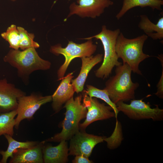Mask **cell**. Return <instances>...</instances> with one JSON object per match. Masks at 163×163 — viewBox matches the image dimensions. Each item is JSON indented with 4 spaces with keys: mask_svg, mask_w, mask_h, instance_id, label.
<instances>
[{
    "mask_svg": "<svg viewBox=\"0 0 163 163\" xmlns=\"http://www.w3.org/2000/svg\"><path fill=\"white\" fill-rule=\"evenodd\" d=\"M35 49L31 47L22 51L11 49L3 58L5 62L17 69L18 75L25 83L34 72L47 70L51 66V63L41 58Z\"/></svg>",
    "mask_w": 163,
    "mask_h": 163,
    "instance_id": "cell-1",
    "label": "cell"
},
{
    "mask_svg": "<svg viewBox=\"0 0 163 163\" xmlns=\"http://www.w3.org/2000/svg\"><path fill=\"white\" fill-rule=\"evenodd\" d=\"M115 75L106 82L104 88L115 104L120 101L127 102L135 98V91L139 86L131 79L132 71L129 66L123 63L116 66Z\"/></svg>",
    "mask_w": 163,
    "mask_h": 163,
    "instance_id": "cell-2",
    "label": "cell"
},
{
    "mask_svg": "<svg viewBox=\"0 0 163 163\" xmlns=\"http://www.w3.org/2000/svg\"><path fill=\"white\" fill-rule=\"evenodd\" d=\"M148 37L143 34L133 39L126 38L121 32L117 37L115 50L118 58L123 63L128 64L134 73L142 75L139 69V64L151 56L144 53L143 47Z\"/></svg>",
    "mask_w": 163,
    "mask_h": 163,
    "instance_id": "cell-3",
    "label": "cell"
},
{
    "mask_svg": "<svg viewBox=\"0 0 163 163\" xmlns=\"http://www.w3.org/2000/svg\"><path fill=\"white\" fill-rule=\"evenodd\" d=\"M82 94L72 97L65 104V117L62 123L61 131L53 137L44 140L46 142H60L70 139L78 132L80 121L86 117L87 109L82 103Z\"/></svg>",
    "mask_w": 163,
    "mask_h": 163,
    "instance_id": "cell-4",
    "label": "cell"
},
{
    "mask_svg": "<svg viewBox=\"0 0 163 163\" xmlns=\"http://www.w3.org/2000/svg\"><path fill=\"white\" fill-rule=\"evenodd\" d=\"M120 32L119 29L112 30L107 29L105 25L102 26L101 32L94 36L83 39L88 40L95 38L101 41L104 51L103 62L100 66L94 72L95 76L104 79L111 74L115 66L122 64L118 61L115 50V45L117 37Z\"/></svg>",
    "mask_w": 163,
    "mask_h": 163,
    "instance_id": "cell-5",
    "label": "cell"
},
{
    "mask_svg": "<svg viewBox=\"0 0 163 163\" xmlns=\"http://www.w3.org/2000/svg\"><path fill=\"white\" fill-rule=\"evenodd\" d=\"M97 48V46L93 43L92 39L81 44L69 41L64 48L62 47L60 44L51 46L50 50L51 53L56 56L62 55L65 58V62L57 72L58 81L61 80L64 77L69 65L74 59L90 56L95 52Z\"/></svg>",
    "mask_w": 163,
    "mask_h": 163,
    "instance_id": "cell-6",
    "label": "cell"
},
{
    "mask_svg": "<svg viewBox=\"0 0 163 163\" xmlns=\"http://www.w3.org/2000/svg\"><path fill=\"white\" fill-rule=\"evenodd\" d=\"M129 104L120 101L116 104L119 111H121L130 119L134 120L152 119L154 121H162L163 119V109L156 105L152 108L150 104L146 103L143 99L131 100Z\"/></svg>",
    "mask_w": 163,
    "mask_h": 163,
    "instance_id": "cell-7",
    "label": "cell"
},
{
    "mask_svg": "<svg viewBox=\"0 0 163 163\" xmlns=\"http://www.w3.org/2000/svg\"><path fill=\"white\" fill-rule=\"evenodd\" d=\"M52 101V95L43 96L35 93L21 97L18 100L16 109L17 115L15 118V128L18 129L22 120L32 119L34 114L42 105Z\"/></svg>",
    "mask_w": 163,
    "mask_h": 163,
    "instance_id": "cell-8",
    "label": "cell"
},
{
    "mask_svg": "<svg viewBox=\"0 0 163 163\" xmlns=\"http://www.w3.org/2000/svg\"><path fill=\"white\" fill-rule=\"evenodd\" d=\"M83 105L87 109L86 119L82 123L79 124V127L84 130L90 124L95 121L109 119L116 117L112 108L99 102L97 98L90 97L83 91Z\"/></svg>",
    "mask_w": 163,
    "mask_h": 163,
    "instance_id": "cell-9",
    "label": "cell"
},
{
    "mask_svg": "<svg viewBox=\"0 0 163 163\" xmlns=\"http://www.w3.org/2000/svg\"><path fill=\"white\" fill-rule=\"evenodd\" d=\"M105 138L88 134L84 130L79 131L70 139L69 155H81L89 158L95 146L103 142Z\"/></svg>",
    "mask_w": 163,
    "mask_h": 163,
    "instance_id": "cell-10",
    "label": "cell"
},
{
    "mask_svg": "<svg viewBox=\"0 0 163 163\" xmlns=\"http://www.w3.org/2000/svg\"><path fill=\"white\" fill-rule=\"evenodd\" d=\"M77 2L78 5L73 2L70 5V12L64 21L74 14L82 18H95L103 13L106 8L113 4L110 0H78Z\"/></svg>",
    "mask_w": 163,
    "mask_h": 163,
    "instance_id": "cell-11",
    "label": "cell"
},
{
    "mask_svg": "<svg viewBox=\"0 0 163 163\" xmlns=\"http://www.w3.org/2000/svg\"><path fill=\"white\" fill-rule=\"evenodd\" d=\"M26 93L8 83L6 78L0 80V114L16 109L18 101Z\"/></svg>",
    "mask_w": 163,
    "mask_h": 163,
    "instance_id": "cell-12",
    "label": "cell"
},
{
    "mask_svg": "<svg viewBox=\"0 0 163 163\" xmlns=\"http://www.w3.org/2000/svg\"><path fill=\"white\" fill-rule=\"evenodd\" d=\"M73 72L68 73L62 79L52 95V107L55 113L58 112L62 105L72 97L75 92L71 82Z\"/></svg>",
    "mask_w": 163,
    "mask_h": 163,
    "instance_id": "cell-13",
    "label": "cell"
},
{
    "mask_svg": "<svg viewBox=\"0 0 163 163\" xmlns=\"http://www.w3.org/2000/svg\"><path fill=\"white\" fill-rule=\"evenodd\" d=\"M45 142L42 141L28 149H18L14 152L10 163H42V148Z\"/></svg>",
    "mask_w": 163,
    "mask_h": 163,
    "instance_id": "cell-14",
    "label": "cell"
},
{
    "mask_svg": "<svg viewBox=\"0 0 163 163\" xmlns=\"http://www.w3.org/2000/svg\"><path fill=\"white\" fill-rule=\"evenodd\" d=\"M82 60L81 69L78 76L71 81L74 91L77 93L82 92L88 75L92 69L103 60V55L98 54L94 56L84 57Z\"/></svg>",
    "mask_w": 163,
    "mask_h": 163,
    "instance_id": "cell-15",
    "label": "cell"
},
{
    "mask_svg": "<svg viewBox=\"0 0 163 163\" xmlns=\"http://www.w3.org/2000/svg\"><path fill=\"white\" fill-rule=\"evenodd\" d=\"M56 146L44 145L42 148L43 162L45 163H65L68 161L69 148L67 142L62 140Z\"/></svg>",
    "mask_w": 163,
    "mask_h": 163,
    "instance_id": "cell-16",
    "label": "cell"
},
{
    "mask_svg": "<svg viewBox=\"0 0 163 163\" xmlns=\"http://www.w3.org/2000/svg\"><path fill=\"white\" fill-rule=\"evenodd\" d=\"M140 20L138 27L148 37L153 40L163 38V17L160 18L156 24L152 22L145 15L140 16Z\"/></svg>",
    "mask_w": 163,
    "mask_h": 163,
    "instance_id": "cell-17",
    "label": "cell"
},
{
    "mask_svg": "<svg viewBox=\"0 0 163 163\" xmlns=\"http://www.w3.org/2000/svg\"><path fill=\"white\" fill-rule=\"evenodd\" d=\"M163 5V0H123L121 8L116 17L117 20L120 19L129 10L136 7H149L153 10H161Z\"/></svg>",
    "mask_w": 163,
    "mask_h": 163,
    "instance_id": "cell-18",
    "label": "cell"
},
{
    "mask_svg": "<svg viewBox=\"0 0 163 163\" xmlns=\"http://www.w3.org/2000/svg\"><path fill=\"white\" fill-rule=\"evenodd\" d=\"M4 136L7 140L8 146L5 151H0V154L2 156L1 160V163H6L9 158L13 156L15 151L18 149H28L37 144L39 142L34 141H27L21 142L17 141L12 138V136L5 134Z\"/></svg>",
    "mask_w": 163,
    "mask_h": 163,
    "instance_id": "cell-19",
    "label": "cell"
},
{
    "mask_svg": "<svg viewBox=\"0 0 163 163\" xmlns=\"http://www.w3.org/2000/svg\"><path fill=\"white\" fill-rule=\"evenodd\" d=\"M17 115L16 110L0 114V136L5 134L13 136Z\"/></svg>",
    "mask_w": 163,
    "mask_h": 163,
    "instance_id": "cell-20",
    "label": "cell"
},
{
    "mask_svg": "<svg viewBox=\"0 0 163 163\" xmlns=\"http://www.w3.org/2000/svg\"><path fill=\"white\" fill-rule=\"evenodd\" d=\"M86 90L83 91L90 97H94L102 100L110 106L114 112L116 118H117L119 112L116 105L110 99L107 91L104 88L100 89L92 85H88Z\"/></svg>",
    "mask_w": 163,
    "mask_h": 163,
    "instance_id": "cell-21",
    "label": "cell"
},
{
    "mask_svg": "<svg viewBox=\"0 0 163 163\" xmlns=\"http://www.w3.org/2000/svg\"><path fill=\"white\" fill-rule=\"evenodd\" d=\"M2 37L9 43L12 49L18 50L20 48V37L16 25L12 24L6 31L1 34Z\"/></svg>",
    "mask_w": 163,
    "mask_h": 163,
    "instance_id": "cell-22",
    "label": "cell"
},
{
    "mask_svg": "<svg viewBox=\"0 0 163 163\" xmlns=\"http://www.w3.org/2000/svg\"><path fill=\"white\" fill-rule=\"evenodd\" d=\"M20 37V48L24 50L31 47L35 48L40 47L39 44L34 40V35L33 34L28 32L21 27H17Z\"/></svg>",
    "mask_w": 163,
    "mask_h": 163,
    "instance_id": "cell-23",
    "label": "cell"
},
{
    "mask_svg": "<svg viewBox=\"0 0 163 163\" xmlns=\"http://www.w3.org/2000/svg\"><path fill=\"white\" fill-rule=\"evenodd\" d=\"M157 58L160 60L162 65V72L161 77L157 85V91L155 94L161 99L163 98V61L162 55H158Z\"/></svg>",
    "mask_w": 163,
    "mask_h": 163,
    "instance_id": "cell-24",
    "label": "cell"
},
{
    "mask_svg": "<svg viewBox=\"0 0 163 163\" xmlns=\"http://www.w3.org/2000/svg\"><path fill=\"white\" fill-rule=\"evenodd\" d=\"M73 163H91L93 161L90 160L88 158L82 155H75L74 159L72 161Z\"/></svg>",
    "mask_w": 163,
    "mask_h": 163,
    "instance_id": "cell-25",
    "label": "cell"
},
{
    "mask_svg": "<svg viewBox=\"0 0 163 163\" xmlns=\"http://www.w3.org/2000/svg\"><path fill=\"white\" fill-rule=\"evenodd\" d=\"M11 0L12 1H13V2H14L16 0Z\"/></svg>",
    "mask_w": 163,
    "mask_h": 163,
    "instance_id": "cell-26",
    "label": "cell"
},
{
    "mask_svg": "<svg viewBox=\"0 0 163 163\" xmlns=\"http://www.w3.org/2000/svg\"><path fill=\"white\" fill-rule=\"evenodd\" d=\"M0 163H1V160L0 159Z\"/></svg>",
    "mask_w": 163,
    "mask_h": 163,
    "instance_id": "cell-27",
    "label": "cell"
}]
</instances>
